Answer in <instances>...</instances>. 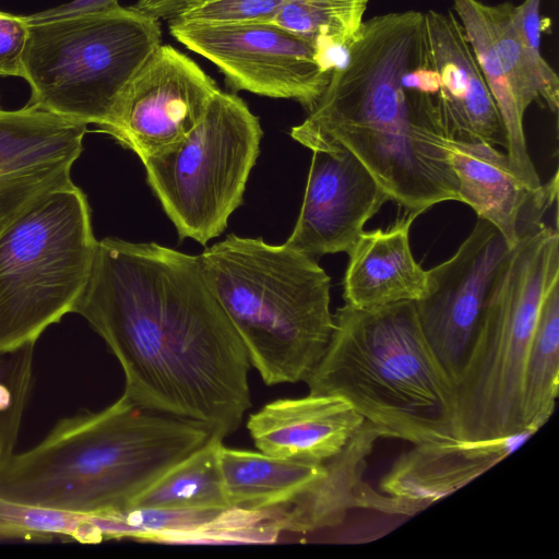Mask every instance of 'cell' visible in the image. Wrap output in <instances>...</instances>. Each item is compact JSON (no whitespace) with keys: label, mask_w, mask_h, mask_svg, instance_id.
<instances>
[{"label":"cell","mask_w":559,"mask_h":559,"mask_svg":"<svg viewBox=\"0 0 559 559\" xmlns=\"http://www.w3.org/2000/svg\"><path fill=\"white\" fill-rule=\"evenodd\" d=\"M20 427L0 416V464L14 453Z\"/></svg>","instance_id":"cell-31"},{"label":"cell","mask_w":559,"mask_h":559,"mask_svg":"<svg viewBox=\"0 0 559 559\" xmlns=\"http://www.w3.org/2000/svg\"><path fill=\"white\" fill-rule=\"evenodd\" d=\"M380 438L379 429L365 420L345 448L326 462L322 478L293 501L276 507L277 530L309 533L333 527L352 510L365 509L367 459Z\"/></svg>","instance_id":"cell-21"},{"label":"cell","mask_w":559,"mask_h":559,"mask_svg":"<svg viewBox=\"0 0 559 559\" xmlns=\"http://www.w3.org/2000/svg\"><path fill=\"white\" fill-rule=\"evenodd\" d=\"M428 51L441 80L449 135L506 148L503 123L465 32L452 10L424 13Z\"/></svg>","instance_id":"cell-18"},{"label":"cell","mask_w":559,"mask_h":559,"mask_svg":"<svg viewBox=\"0 0 559 559\" xmlns=\"http://www.w3.org/2000/svg\"><path fill=\"white\" fill-rule=\"evenodd\" d=\"M542 0H524L513 8V23L521 47L536 78L540 106L552 112L559 107V78L542 55Z\"/></svg>","instance_id":"cell-26"},{"label":"cell","mask_w":559,"mask_h":559,"mask_svg":"<svg viewBox=\"0 0 559 559\" xmlns=\"http://www.w3.org/2000/svg\"><path fill=\"white\" fill-rule=\"evenodd\" d=\"M198 258L264 383L306 382L335 328L331 278L313 257L229 235Z\"/></svg>","instance_id":"cell-5"},{"label":"cell","mask_w":559,"mask_h":559,"mask_svg":"<svg viewBox=\"0 0 559 559\" xmlns=\"http://www.w3.org/2000/svg\"><path fill=\"white\" fill-rule=\"evenodd\" d=\"M559 392V280L546 293L528 349L522 386V421L537 432L552 416Z\"/></svg>","instance_id":"cell-24"},{"label":"cell","mask_w":559,"mask_h":559,"mask_svg":"<svg viewBox=\"0 0 559 559\" xmlns=\"http://www.w3.org/2000/svg\"><path fill=\"white\" fill-rule=\"evenodd\" d=\"M28 23L22 15L0 11V76L23 78Z\"/></svg>","instance_id":"cell-28"},{"label":"cell","mask_w":559,"mask_h":559,"mask_svg":"<svg viewBox=\"0 0 559 559\" xmlns=\"http://www.w3.org/2000/svg\"><path fill=\"white\" fill-rule=\"evenodd\" d=\"M160 44L159 22L132 7L31 23L23 53L27 105L103 128Z\"/></svg>","instance_id":"cell-8"},{"label":"cell","mask_w":559,"mask_h":559,"mask_svg":"<svg viewBox=\"0 0 559 559\" xmlns=\"http://www.w3.org/2000/svg\"><path fill=\"white\" fill-rule=\"evenodd\" d=\"M97 246L75 185L39 198L0 230V353L36 344L74 312Z\"/></svg>","instance_id":"cell-7"},{"label":"cell","mask_w":559,"mask_h":559,"mask_svg":"<svg viewBox=\"0 0 559 559\" xmlns=\"http://www.w3.org/2000/svg\"><path fill=\"white\" fill-rule=\"evenodd\" d=\"M262 129L246 103L221 90L178 143L143 162L147 182L180 238L205 245L242 202Z\"/></svg>","instance_id":"cell-9"},{"label":"cell","mask_w":559,"mask_h":559,"mask_svg":"<svg viewBox=\"0 0 559 559\" xmlns=\"http://www.w3.org/2000/svg\"><path fill=\"white\" fill-rule=\"evenodd\" d=\"M536 432L413 445L382 477L378 512L412 516L463 488L521 448Z\"/></svg>","instance_id":"cell-16"},{"label":"cell","mask_w":559,"mask_h":559,"mask_svg":"<svg viewBox=\"0 0 559 559\" xmlns=\"http://www.w3.org/2000/svg\"><path fill=\"white\" fill-rule=\"evenodd\" d=\"M513 8L511 2L453 0L454 14L499 110L510 164L522 180L538 189L543 182L528 154L523 121L532 103L540 105V96L514 27Z\"/></svg>","instance_id":"cell-14"},{"label":"cell","mask_w":559,"mask_h":559,"mask_svg":"<svg viewBox=\"0 0 559 559\" xmlns=\"http://www.w3.org/2000/svg\"><path fill=\"white\" fill-rule=\"evenodd\" d=\"M511 250L492 224L478 218L457 251L427 271V293L415 301L416 311L432 350L454 381Z\"/></svg>","instance_id":"cell-12"},{"label":"cell","mask_w":559,"mask_h":559,"mask_svg":"<svg viewBox=\"0 0 559 559\" xmlns=\"http://www.w3.org/2000/svg\"><path fill=\"white\" fill-rule=\"evenodd\" d=\"M119 5L118 0H73L57 8L24 16L28 24L62 16L100 12Z\"/></svg>","instance_id":"cell-29"},{"label":"cell","mask_w":559,"mask_h":559,"mask_svg":"<svg viewBox=\"0 0 559 559\" xmlns=\"http://www.w3.org/2000/svg\"><path fill=\"white\" fill-rule=\"evenodd\" d=\"M290 135L302 145L321 139L347 148L405 213L419 216L438 203L460 201L423 12L364 21L345 63Z\"/></svg>","instance_id":"cell-2"},{"label":"cell","mask_w":559,"mask_h":559,"mask_svg":"<svg viewBox=\"0 0 559 559\" xmlns=\"http://www.w3.org/2000/svg\"><path fill=\"white\" fill-rule=\"evenodd\" d=\"M288 0H191L169 21L199 24L273 22Z\"/></svg>","instance_id":"cell-27"},{"label":"cell","mask_w":559,"mask_h":559,"mask_svg":"<svg viewBox=\"0 0 559 559\" xmlns=\"http://www.w3.org/2000/svg\"><path fill=\"white\" fill-rule=\"evenodd\" d=\"M417 216L405 213L388 228L365 231L348 253L343 281L346 305L373 309L421 299L428 287L427 271L415 260L409 229Z\"/></svg>","instance_id":"cell-20"},{"label":"cell","mask_w":559,"mask_h":559,"mask_svg":"<svg viewBox=\"0 0 559 559\" xmlns=\"http://www.w3.org/2000/svg\"><path fill=\"white\" fill-rule=\"evenodd\" d=\"M448 151L460 201L492 224L511 248L543 225V217L557 203L558 171L533 189L516 175L507 154L493 145L449 139Z\"/></svg>","instance_id":"cell-17"},{"label":"cell","mask_w":559,"mask_h":559,"mask_svg":"<svg viewBox=\"0 0 559 559\" xmlns=\"http://www.w3.org/2000/svg\"><path fill=\"white\" fill-rule=\"evenodd\" d=\"M326 462L282 459L224 444L219 449L228 504L245 510L272 509L293 501L324 476Z\"/></svg>","instance_id":"cell-22"},{"label":"cell","mask_w":559,"mask_h":559,"mask_svg":"<svg viewBox=\"0 0 559 559\" xmlns=\"http://www.w3.org/2000/svg\"><path fill=\"white\" fill-rule=\"evenodd\" d=\"M370 0H288L273 23L314 45L328 69L347 59Z\"/></svg>","instance_id":"cell-25"},{"label":"cell","mask_w":559,"mask_h":559,"mask_svg":"<svg viewBox=\"0 0 559 559\" xmlns=\"http://www.w3.org/2000/svg\"><path fill=\"white\" fill-rule=\"evenodd\" d=\"M557 280L558 228L543 224L512 248L454 381L460 440H490L525 430V362L544 297Z\"/></svg>","instance_id":"cell-6"},{"label":"cell","mask_w":559,"mask_h":559,"mask_svg":"<svg viewBox=\"0 0 559 559\" xmlns=\"http://www.w3.org/2000/svg\"><path fill=\"white\" fill-rule=\"evenodd\" d=\"M74 312L105 341L144 409L204 424L222 439L251 407L246 347L198 255L155 242L98 240Z\"/></svg>","instance_id":"cell-1"},{"label":"cell","mask_w":559,"mask_h":559,"mask_svg":"<svg viewBox=\"0 0 559 559\" xmlns=\"http://www.w3.org/2000/svg\"><path fill=\"white\" fill-rule=\"evenodd\" d=\"M305 197L285 245L310 257L348 252L390 197L367 167L338 143L316 139Z\"/></svg>","instance_id":"cell-13"},{"label":"cell","mask_w":559,"mask_h":559,"mask_svg":"<svg viewBox=\"0 0 559 559\" xmlns=\"http://www.w3.org/2000/svg\"><path fill=\"white\" fill-rule=\"evenodd\" d=\"M364 423L342 399L309 394L265 404L249 416L247 428L262 453L324 463L345 448Z\"/></svg>","instance_id":"cell-19"},{"label":"cell","mask_w":559,"mask_h":559,"mask_svg":"<svg viewBox=\"0 0 559 559\" xmlns=\"http://www.w3.org/2000/svg\"><path fill=\"white\" fill-rule=\"evenodd\" d=\"M169 33L204 57L235 91L294 99L309 112L333 71L310 41L276 23L199 24L169 21Z\"/></svg>","instance_id":"cell-10"},{"label":"cell","mask_w":559,"mask_h":559,"mask_svg":"<svg viewBox=\"0 0 559 559\" xmlns=\"http://www.w3.org/2000/svg\"><path fill=\"white\" fill-rule=\"evenodd\" d=\"M218 91L190 57L160 44L132 76L100 129L144 162L181 141Z\"/></svg>","instance_id":"cell-11"},{"label":"cell","mask_w":559,"mask_h":559,"mask_svg":"<svg viewBox=\"0 0 559 559\" xmlns=\"http://www.w3.org/2000/svg\"><path fill=\"white\" fill-rule=\"evenodd\" d=\"M191 0H138L132 8L154 20H170Z\"/></svg>","instance_id":"cell-30"},{"label":"cell","mask_w":559,"mask_h":559,"mask_svg":"<svg viewBox=\"0 0 559 559\" xmlns=\"http://www.w3.org/2000/svg\"><path fill=\"white\" fill-rule=\"evenodd\" d=\"M222 444L223 439L212 435L141 492L130 509L207 511L230 508L219 467Z\"/></svg>","instance_id":"cell-23"},{"label":"cell","mask_w":559,"mask_h":559,"mask_svg":"<svg viewBox=\"0 0 559 559\" xmlns=\"http://www.w3.org/2000/svg\"><path fill=\"white\" fill-rule=\"evenodd\" d=\"M212 436L202 423L144 409L122 394L59 419L0 464V501L86 515L129 510L168 468Z\"/></svg>","instance_id":"cell-3"},{"label":"cell","mask_w":559,"mask_h":559,"mask_svg":"<svg viewBox=\"0 0 559 559\" xmlns=\"http://www.w3.org/2000/svg\"><path fill=\"white\" fill-rule=\"evenodd\" d=\"M87 124L26 105L0 109V230L39 198L70 186Z\"/></svg>","instance_id":"cell-15"},{"label":"cell","mask_w":559,"mask_h":559,"mask_svg":"<svg viewBox=\"0 0 559 559\" xmlns=\"http://www.w3.org/2000/svg\"><path fill=\"white\" fill-rule=\"evenodd\" d=\"M325 354L306 381L309 394L336 396L382 438L413 445L457 437L455 384L432 350L414 301L373 309L344 305Z\"/></svg>","instance_id":"cell-4"}]
</instances>
